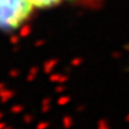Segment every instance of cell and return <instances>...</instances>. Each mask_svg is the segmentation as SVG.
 <instances>
[{"label":"cell","instance_id":"obj_1","mask_svg":"<svg viewBox=\"0 0 129 129\" xmlns=\"http://www.w3.org/2000/svg\"><path fill=\"white\" fill-rule=\"evenodd\" d=\"M28 0H0V30L19 29L32 12Z\"/></svg>","mask_w":129,"mask_h":129},{"label":"cell","instance_id":"obj_6","mask_svg":"<svg viewBox=\"0 0 129 129\" xmlns=\"http://www.w3.org/2000/svg\"><path fill=\"white\" fill-rule=\"evenodd\" d=\"M50 109H51V99L48 98V97L43 98V101H42V103H41L42 112H43V114H47L48 111H50Z\"/></svg>","mask_w":129,"mask_h":129},{"label":"cell","instance_id":"obj_20","mask_svg":"<svg viewBox=\"0 0 129 129\" xmlns=\"http://www.w3.org/2000/svg\"><path fill=\"white\" fill-rule=\"evenodd\" d=\"M42 44H44V41H38V42H36V43H35V46H36V47H41Z\"/></svg>","mask_w":129,"mask_h":129},{"label":"cell","instance_id":"obj_13","mask_svg":"<svg viewBox=\"0 0 129 129\" xmlns=\"http://www.w3.org/2000/svg\"><path fill=\"white\" fill-rule=\"evenodd\" d=\"M83 62H84L83 57H74L73 60L71 61V66L72 67H80L83 64Z\"/></svg>","mask_w":129,"mask_h":129},{"label":"cell","instance_id":"obj_5","mask_svg":"<svg viewBox=\"0 0 129 129\" xmlns=\"http://www.w3.org/2000/svg\"><path fill=\"white\" fill-rule=\"evenodd\" d=\"M13 94H14V92L12 90H9V88L5 87L4 90L0 91V101L3 102V103H6V102H9L13 97Z\"/></svg>","mask_w":129,"mask_h":129},{"label":"cell","instance_id":"obj_22","mask_svg":"<svg viewBox=\"0 0 129 129\" xmlns=\"http://www.w3.org/2000/svg\"><path fill=\"white\" fill-rule=\"evenodd\" d=\"M4 88H5V84L1 83L0 84V91H1V90H4Z\"/></svg>","mask_w":129,"mask_h":129},{"label":"cell","instance_id":"obj_17","mask_svg":"<svg viewBox=\"0 0 129 129\" xmlns=\"http://www.w3.org/2000/svg\"><path fill=\"white\" fill-rule=\"evenodd\" d=\"M19 74H20V72H19L18 69L10 71V77H12V78H17V77H19Z\"/></svg>","mask_w":129,"mask_h":129},{"label":"cell","instance_id":"obj_14","mask_svg":"<svg viewBox=\"0 0 129 129\" xmlns=\"http://www.w3.org/2000/svg\"><path fill=\"white\" fill-rule=\"evenodd\" d=\"M50 127V123L49 122H47V121H41V122H38L36 125V129H49Z\"/></svg>","mask_w":129,"mask_h":129},{"label":"cell","instance_id":"obj_25","mask_svg":"<svg viewBox=\"0 0 129 129\" xmlns=\"http://www.w3.org/2000/svg\"><path fill=\"white\" fill-rule=\"evenodd\" d=\"M1 118H3V114L0 112V120H1Z\"/></svg>","mask_w":129,"mask_h":129},{"label":"cell","instance_id":"obj_19","mask_svg":"<svg viewBox=\"0 0 129 129\" xmlns=\"http://www.w3.org/2000/svg\"><path fill=\"white\" fill-rule=\"evenodd\" d=\"M112 57H114V59H120V57H121V53H117V51H116V53H114V54H112Z\"/></svg>","mask_w":129,"mask_h":129},{"label":"cell","instance_id":"obj_12","mask_svg":"<svg viewBox=\"0 0 129 129\" xmlns=\"http://www.w3.org/2000/svg\"><path fill=\"white\" fill-rule=\"evenodd\" d=\"M23 105H19V104H16V105H12L11 108V112L14 114V115H19L22 111H23Z\"/></svg>","mask_w":129,"mask_h":129},{"label":"cell","instance_id":"obj_23","mask_svg":"<svg viewBox=\"0 0 129 129\" xmlns=\"http://www.w3.org/2000/svg\"><path fill=\"white\" fill-rule=\"evenodd\" d=\"M124 120H125V122H128V123H129V114H128L127 116H125V118H124Z\"/></svg>","mask_w":129,"mask_h":129},{"label":"cell","instance_id":"obj_21","mask_svg":"<svg viewBox=\"0 0 129 129\" xmlns=\"http://www.w3.org/2000/svg\"><path fill=\"white\" fill-rule=\"evenodd\" d=\"M5 127H6V124H5L4 122H0V129H4Z\"/></svg>","mask_w":129,"mask_h":129},{"label":"cell","instance_id":"obj_7","mask_svg":"<svg viewBox=\"0 0 129 129\" xmlns=\"http://www.w3.org/2000/svg\"><path fill=\"white\" fill-rule=\"evenodd\" d=\"M38 67H36V66H34V67H31V68L29 69V73H28V77H26V80L28 81H34L35 79H36V77L38 75Z\"/></svg>","mask_w":129,"mask_h":129},{"label":"cell","instance_id":"obj_11","mask_svg":"<svg viewBox=\"0 0 129 129\" xmlns=\"http://www.w3.org/2000/svg\"><path fill=\"white\" fill-rule=\"evenodd\" d=\"M97 129H110V124H109V122L106 120L102 118L97 123Z\"/></svg>","mask_w":129,"mask_h":129},{"label":"cell","instance_id":"obj_24","mask_svg":"<svg viewBox=\"0 0 129 129\" xmlns=\"http://www.w3.org/2000/svg\"><path fill=\"white\" fill-rule=\"evenodd\" d=\"M4 129H12V128H11V127H7V125H6V127H5Z\"/></svg>","mask_w":129,"mask_h":129},{"label":"cell","instance_id":"obj_16","mask_svg":"<svg viewBox=\"0 0 129 129\" xmlns=\"http://www.w3.org/2000/svg\"><path fill=\"white\" fill-rule=\"evenodd\" d=\"M66 90V86H63V84H57V86L55 87V92L56 93H63Z\"/></svg>","mask_w":129,"mask_h":129},{"label":"cell","instance_id":"obj_10","mask_svg":"<svg viewBox=\"0 0 129 129\" xmlns=\"http://www.w3.org/2000/svg\"><path fill=\"white\" fill-rule=\"evenodd\" d=\"M69 102H71V97L66 96V94H61V96L57 98V105L64 106V105H67Z\"/></svg>","mask_w":129,"mask_h":129},{"label":"cell","instance_id":"obj_9","mask_svg":"<svg viewBox=\"0 0 129 129\" xmlns=\"http://www.w3.org/2000/svg\"><path fill=\"white\" fill-rule=\"evenodd\" d=\"M31 34V26L30 25H22L19 29V36L20 37H26Z\"/></svg>","mask_w":129,"mask_h":129},{"label":"cell","instance_id":"obj_15","mask_svg":"<svg viewBox=\"0 0 129 129\" xmlns=\"http://www.w3.org/2000/svg\"><path fill=\"white\" fill-rule=\"evenodd\" d=\"M23 121H24V123H26V124H30L32 121H34V116L30 115V114H28V115H24Z\"/></svg>","mask_w":129,"mask_h":129},{"label":"cell","instance_id":"obj_3","mask_svg":"<svg viewBox=\"0 0 129 129\" xmlns=\"http://www.w3.org/2000/svg\"><path fill=\"white\" fill-rule=\"evenodd\" d=\"M68 75L62 73H51L49 74V81L53 84H64L68 81Z\"/></svg>","mask_w":129,"mask_h":129},{"label":"cell","instance_id":"obj_8","mask_svg":"<svg viewBox=\"0 0 129 129\" xmlns=\"http://www.w3.org/2000/svg\"><path fill=\"white\" fill-rule=\"evenodd\" d=\"M74 124V120L72 116H64L63 118H62V127H63L64 129H69L72 128Z\"/></svg>","mask_w":129,"mask_h":129},{"label":"cell","instance_id":"obj_18","mask_svg":"<svg viewBox=\"0 0 129 129\" xmlns=\"http://www.w3.org/2000/svg\"><path fill=\"white\" fill-rule=\"evenodd\" d=\"M19 37L20 36H12L11 38H10V42L12 43V44H17L19 42Z\"/></svg>","mask_w":129,"mask_h":129},{"label":"cell","instance_id":"obj_2","mask_svg":"<svg viewBox=\"0 0 129 129\" xmlns=\"http://www.w3.org/2000/svg\"><path fill=\"white\" fill-rule=\"evenodd\" d=\"M28 1L34 7L47 9V7H51V6H54V5L59 4L61 0H28Z\"/></svg>","mask_w":129,"mask_h":129},{"label":"cell","instance_id":"obj_4","mask_svg":"<svg viewBox=\"0 0 129 129\" xmlns=\"http://www.w3.org/2000/svg\"><path fill=\"white\" fill-rule=\"evenodd\" d=\"M59 63V60L57 59H48V60L43 63V72L46 74H51L53 73V71L55 69V67L57 66Z\"/></svg>","mask_w":129,"mask_h":129}]
</instances>
